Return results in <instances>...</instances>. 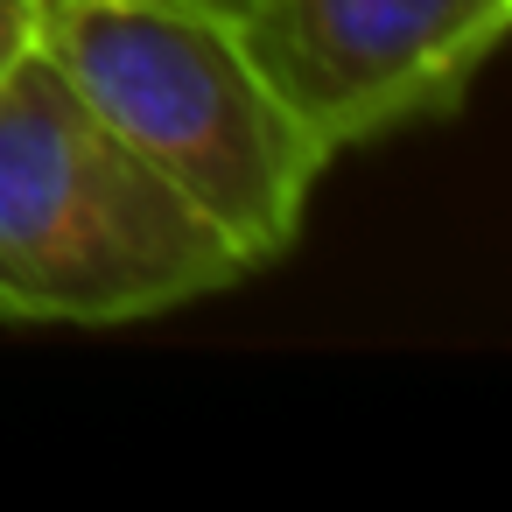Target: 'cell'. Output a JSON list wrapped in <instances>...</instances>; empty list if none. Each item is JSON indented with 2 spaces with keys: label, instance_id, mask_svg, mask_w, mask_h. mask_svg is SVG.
<instances>
[{
  "label": "cell",
  "instance_id": "1",
  "mask_svg": "<svg viewBox=\"0 0 512 512\" xmlns=\"http://www.w3.org/2000/svg\"><path fill=\"white\" fill-rule=\"evenodd\" d=\"M29 43L64 85L176 183L246 267L281 260L337 162L253 71L211 0H29Z\"/></svg>",
  "mask_w": 512,
  "mask_h": 512
},
{
  "label": "cell",
  "instance_id": "2",
  "mask_svg": "<svg viewBox=\"0 0 512 512\" xmlns=\"http://www.w3.org/2000/svg\"><path fill=\"white\" fill-rule=\"evenodd\" d=\"M253 267L29 43L0 71V323L113 330Z\"/></svg>",
  "mask_w": 512,
  "mask_h": 512
},
{
  "label": "cell",
  "instance_id": "3",
  "mask_svg": "<svg viewBox=\"0 0 512 512\" xmlns=\"http://www.w3.org/2000/svg\"><path fill=\"white\" fill-rule=\"evenodd\" d=\"M512 0H246L232 15L253 71L330 148H365L463 106Z\"/></svg>",
  "mask_w": 512,
  "mask_h": 512
},
{
  "label": "cell",
  "instance_id": "4",
  "mask_svg": "<svg viewBox=\"0 0 512 512\" xmlns=\"http://www.w3.org/2000/svg\"><path fill=\"white\" fill-rule=\"evenodd\" d=\"M29 50V0H0V71Z\"/></svg>",
  "mask_w": 512,
  "mask_h": 512
},
{
  "label": "cell",
  "instance_id": "5",
  "mask_svg": "<svg viewBox=\"0 0 512 512\" xmlns=\"http://www.w3.org/2000/svg\"><path fill=\"white\" fill-rule=\"evenodd\" d=\"M211 8H225V15H239V8H246V0H211Z\"/></svg>",
  "mask_w": 512,
  "mask_h": 512
}]
</instances>
